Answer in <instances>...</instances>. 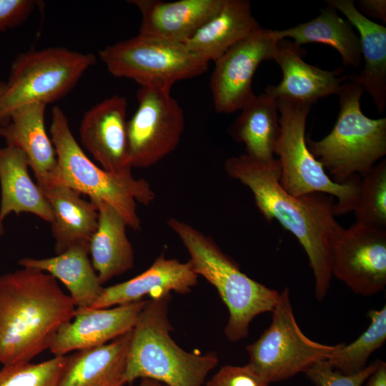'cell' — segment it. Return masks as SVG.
I'll list each match as a JSON object with an SVG mask.
<instances>
[{"mask_svg":"<svg viewBox=\"0 0 386 386\" xmlns=\"http://www.w3.org/2000/svg\"><path fill=\"white\" fill-rule=\"evenodd\" d=\"M224 167L229 177L251 190L256 206L267 222L276 219L299 241L314 274L315 297L322 301L332 277L329 238L338 223L335 218V198L320 192L298 197L288 194L279 183L277 159L264 162L244 153L227 158Z\"/></svg>","mask_w":386,"mask_h":386,"instance_id":"1","label":"cell"},{"mask_svg":"<svg viewBox=\"0 0 386 386\" xmlns=\"http://www.w3.org/2000/svg\"><path fill=\"white\" fill-rule=\"evenodd\" d=\"M76 307L56 279L30 267L0 276V363H24L49 349Z\"/></svg>","mask_w":386,"mask_h":386,"instance_id":"2","label":"cell"},{"mask_svg":"<svg viewBox=\"0 0 386 386\" xmlns=\"http://www.w3.org/2000/svg\"><path fill=\"white\" fill-rule=\"evenodd\" d=\"M170 294L147 300L132 331L127 384L149 378L167 386H202L219 362L217 352L184 350L172 340L168 319Z\"/></svg>","mask_w":386,"mask_h":386,"instance_id":"3","label":"cell"},{"mask_svg":"<svg viewBox=\"0 0 386 386\" xmlns=\"http://www.w3.org/2000/svg\"><path fill=\"white\" fill-rule=\"evenodd\" d=\"M167 224L187 249L197 275L217 289L227 307V338L237 342L247 337L252 320L260 314L272 312L279 292L243 273L212 237L176 218L169 219Z\"/></svg>","mask_w":386,"mask_h":386,"instance_id":"4","label":"cell"},{"mask_svg":"<svg viewBox=\"0 0 386 386\" xmlns=\"http://www.w3.org/2000/svg\"><path fill=\"white\" fill-rule=\"evenodd\" d=\"M50 134L56 154V169L51 180L66 185L90 201H103L114 207L127 226L141 229L136 202L149 205L155 198L149 183L132 174H116L98 167L75 139L61 107L51 110Z\"/></svg>","mask_w":386,"mask_h":386,"instance_id":"5","label":"cell"},{"mask_svg":"<svg viewBox=\"0 0 386 386\" xmlns=\"http://www.w3.org/2000/svg\"><path fill=\"white\" fill-rule=\"evenodd\" d=\"M362 88L346 81L338 93L340 112L332 131L324 138H306L310 152L332 177L345 184L368 172L386 154V118L371 119L361 110Z\"/></svg>","mask_w":386,"mask_h":386,"instance_id":"6","label":"cell"},{"mask_svg":"<svg viewBox=\"0 0 386 386\" xmlns=\"http://www.w3.org/2000/svg\"><path fill=\"white\" fill-rule=\"evenodd\" d=\"M96 57L64 47L30 49L13 61L4 91L0 95V127L24 105L52 103L68 94Z\"/></svg>","mask_w":386,"mask_h":386,"instance_id":"7","label":"cell"},{"mask_svg":"<svg viewBox=\"0 0 386 386\" xmlns=\"http://www.w3.org/2000/svg\"><path fill=\"white\" fill-rule=\"evenodd\" d=\"M277 102L280 134L274 154L278 156L282 187L296 197L315 192L335 197V216L352 212L357 198L360 177L355 176L345 184L333 182L307 144L305 127L311 106L286 99Z\"/></svg>","mask_w":386,"mask_h":386,"instance_id":"8","label":"cell"},{"mask_svg":"<svg viewBox=\"0 0 386 386\" xmlns=\"http://www.w3.org/2000/svg\"><path fill=\"white\" fill-rule=\"evenodd\" d=\"M99 56L112 75L132 79L141 87L172 89L179 81L206 72L209 64L184 44L141 34L106 46Z\"/></svg>","mask_w":386,"mask_h":386,"instance_id":"9","label":"cell"},{"mask_svg":"<svg viewBox=\"0 0 386 386\" xmlns=\"http://www.w3.org/2000/svg\"><path fill=\"white\" fill-rule=\"evenodd\" d=\"M272 313L269 327L246 347L248 365L269 384L305 372L327 360L337 348V345L322 344L303 333L294 315L288 287L279 292Z\"/></svg>","mask_w":386,"mask_h":386,"instance_id":"10","label":"cell"},{"mask_svg":"<svg viewBox=\"0 0 386 386\" xmlns=\"http://www.w3.org/2000/svg\"><path fill=\"white\" fill-rule=\"evenodd\" d=\"M137 109L127 121L132 167L154 165L177 147L184 128V112L171 89L140 87Z\"/></svg>","mask_w":386,"mask_h":386,"instance_id":"11","label":"cell"},{"mask_svg":"<svg viewBox=\"0 0 386 386\" xmlns=\"http://www.w3.org/2000/svg\"><path fill=\"white\" fill-rule=\"evenodd\" d=\"M331 272L353 292L370 296L386 286V231L356 222L337 223L329 238Z\"/></svg>","mask_w":386,"mask_h":386,"instance_id":"12","label":"cell"},{"mask_svg":"<svg viewBox=\"0 0 386 386\" xmlns=\"http://www.w3.org/2000/svg\"><path fill=\"white\" fill-rule=\"evenodd\" d=\"M277 41L274 30L260 26L214 61L209 85L217 112H237L254 98V74L262 61L273 60Z\"/></svg>","mask_w":386,"mask_h":386,"instance_id":"13","label":"cell"},{"mask_svg":"<svg viewBox=\"0 0 386 386\" xmlns=\"http://www.w3.org/2000/svg\"><path fill=\"white\" fill-rule=\"evenodd\" d=\"M127 110L126 98L114 95L85 112L79 126L81 145L104 169L116 174H132Z\"/></svg>","mask_w":386,"mask_h":386,"instance_id":"14","label":"cell"},{"mask_svg":"<svg viewBox=\"0 0 386 386\" xmlns=\"http://www.w3.org/2000/svg\"><path fill=\"white\" fill-rule=\"evenodd\" d=\"M147 300L108 308L77 310L54 335L49 350L57 357L96 347L131 332Z\"/></svg>","mask_w":386,"mask_h":386,"instance_id":"15","label":"cell"},{"mask_svg":"<svg viewBox=\"0 0 386 386\" xmlns=\"http://www.w3.org/2000/svg\"><path fill=\"white\" fill-rule=\"evenodd\" d=\"M304 54L302 46L290 39L279 40L273 60L282 71V80L276 86H268L265 93L276 100L286 99L310 106L320 98L338 94L347 79L343 69H322L305 62Z\"/></svg>","mask_w":386,"mask_h":386,"instance_id":"16","label":"cell"},{"mask_svg":"<svg viewBox=\"0 0 386 386\" xmlns=\"http://www.w3.org/2000/svg\"><path fill=\"white\" fill-rule=\"evenodd\" d=\"M225 0H129L141 13L139 34L184 44L222 7Z\"/></svg>","mask_w":386,"mask_h":386,"instance_id":"17","label":"cell"},{"mask_svg":"<svg viewBox=\"0 0 386 386\" xmlns=\"http://www.w3.org/2000/svg\"><path fill=\"white\" fill-rule=\"evenodd\" d=\"M198 275L189 260L158 257L144 272L127 281L104 287L98 299L89 308H108L175 292L186 294L197 283Z\"/></svg>","mask_w":386,"mask_h":386,"instance_id":"18","label":"cell"},{"mask_svg":"<svg viewBox=\"0 0 386 386\" xmlns=\"http://www.w3.org/2000/svg\"><path fill=\"white\" fill-rule=\"evenodd\" d=\"M39 187L52 211L51 224L56 254L76 246L89 247L97 229V205L58 182L51 180Z\"/></svg>","mask_w":386,"mask_h":386,"instance_id":"19","label":"cell"},{"mask_svg":"<svg viewBox=\"0 0 386 386\" xmlns=\"http://www.w3.org/2000/svg\"><path fill=\"white\" fill-rule=\"evenodd\" d=\"M340 11L360 34L364 65L360 73L347 75V81L360 85L372 97L379 113L386 108V27L360 13L352 0H327Z\"/></svg>","mask_w":386,"mask_h":386,"instance_id":"20","label":"cell"},{"mask_svg":"<svg viewBox=\"0 0 386 386\" xmlns=\"http://www.w3.org/2000/svg\"><path fill=\"white\" fill-rule=\"evenodd\" d=\"M46 104L33 103L16 109L0 137L6 146L14 147L27 157L38 186L50 181L56 169V154L45 127Z\"/></svg>","mask_w":386,"mask_h":386,"instance_id":"21","label":"cell"},{"mask_svg":"<svg viewBox=\"0 0 386 386\" xmlns=\"http://www.w3.org/2000/svg\"><path fill=\"white\" fill-rule=\"evenodd\" d=\"M132 331L103 345L66 355L58 386H124Z\"/></svg>","mask_w":386,"mask_h":386,"instance_id":"22","label":"cell"},{"mask_svg":"<svg viewBox=\"0 0 386 386\" xmlns=\"http://www.w3.org/2000/svg\"><path fill=\"white\" fill-rule=\"evenodd\" d=\"M261 26L247 0H225L221 9L184 44L202 60L215 61Z\"/></svg>","mask_w":386,"mask_h":386,"instance_id":"23","label":"cell"},{"mask_svg":"<svg viewBox=\"0 0 386 386\" xmlns=\"http://www.w3.org/2000/svg\"><path fill=\"white\" fill-rule=\"evenodd\" d=\"M27 157L11 146L0 147V224L11 212L31 213L51 223V209L37 184L29 172Z\"/></svg>","mask_w":386,"mask_h":386,"instance_id":"24","label":"cell"},{"mask_svg":"<svg viewBox=\"0 0 386 386\" xmlns=\"http://www.w3.org/2000/svg\"><path fill=\"white\" fill-rule=\"evenodd\" d=\"M94 203L98 207V225L89 242V253L103 285L131 269L134 256L126 233L128 226L119 213L103 201Z\"/></svg>","mask_w":386,"mask_h":386,"instance_id":"25","label":"cell"},{"mask_svg":"<svg viewBox=\"0 0 386 386\" xmlns=\"http://www.w3.org/2000/svg\"><path fill=\"white\" fill-rule=\"evenodd\" d=\"M89 254V247L76 246L51 257H25L19 264L45 272L61 281L76 309L81 310L89 308L104 290Z\"/></svg>","mask_w":386,"mask_h":386,"instance_id":"26","label":"cell"},{"mask_svg":"<svg viewBox=\"0 0 386 386\" xmlns=\"http://www.w3.org/2000/svg\"><path fill=\"white\" fill-rule=\"evenodd\" d=\"M276 39H292L299 46L320 43L332 46L340 54L345 66L361 68L362 51L360 37L353 26L328 6L315 19L295 26L274 30Z\"/></svg>","mask_w":386,"mask_h":386,"instance_id":"27","label":"cell"},{"mask_svg":"<svg viewBox=\"0 0 386 386\" xmlns=\"http://www.w3.org/2000/svg\"><path fill=\"white\" fill-rule=\"evenodd\" d=\"M230 128L231 135L245 146V154L264 162L275 158L274 148L280 134L277 102L260 94L243 107Z\"/></svg>","mask_w":386,"mask_h":386,"instance_id":"28","label":"cell"},{"mask_svg":"<svg viewBox=\"0 0 386 386\" xmlns=\"http://www.w3.org/2000/svg\"><path fill=\"white\" fill-rule=\"evenodd\" d=\"M370 323L359 337L349 345L337 344V348L326 360L335 369L345 375L358 372L367 367L370 355L386 340V307L370 310L367 313Z\"/></svg>","mask_w":386,"mask_h":386,"instance_id":"29","label":"cell"},{"mask_svg":"<svg viewBox=\"0 0 386 386\" xmlns=\"http://www.w3.org/2000/svg\"><path fill=\"white\" fill-rule=\"evenodd\" d=\"M356 222L386 227V160L377 163L360 177L357 198L352 210Z\"/></svg>","mask_w":386,"mask_h":386,"instance_id":"30","label":"cell"},{"mask_svg":"<svg viewBox=\"0 0 386 386\" xmlns=\"http://www.w3.org/2000/svg\"><path fill=\"white\" fill-rule=\"evenodd\" d=\"M66 356L41 362L3 366L0 370V386H58Z\"/></svg>","mask_w":386,"mask_h":386,"instance_id":"31","label":"cell"},{"mask_svg":"<svg viewBox=\"0 0 386 386\" xmlns=\"http://www.w3.org/2000/svg\"><path fill=\"white\" fill-rule=\"evenodd\" d=\"M380 361H374L358 372L345 375L333 368L325 360L314 364L305 373L317 386H362L378 367Z\"/></svg>","mask_w":386,"mask_h":386,"instance_id":"32","label":"cell"},{"mask_svg":"<svg viewBox=\"0 0 386 386\" xmlns=\"http://www.w3.org/2000/svg\"><path fill=\"white\" fill-rule=\"evenodd\" d=\"M207 386H269V384L247 364L221 367L207 382Z\"/></svg>","mask_w":386,"mask_h":386,"instance_id":"33","label":"cell"},{"mask_svg":"<svg viewBox=\"0 0 386 386\" xmlns=\"http://www.w3.org/2000/svg\"><path fill=\"white\" fill-rule=\"evenodd\" d=\"M37 4L34 0H0V31L22 24Z\"/></svg>","mask_w":386,"mask_h":386,"instance_id":"34","label":"cell"},{"mask_svg":"<svg viewBox=\"0 0 386 386\" xmlns=\"http://www.w3.org/2000/svg\"><path fill=\"white\" fill-rule=\"evenodd\" d=\"M358 11L364 16L379 19L386 21V1L385 0H360L357 1Z\"/></svg>","mask_w":386,"mask_h":386,"instance_id":"35","label":"cell"},{"mask_svg":"<svg viewBox=\"0 0 386 386\" xmlns=\"http://www.w3.org/2000/svg\"><path fill=\"white\" fill-rule=\"evenodd\" d=\"M366 386H386V364L380 361L378 367L368 377Z\"/></svg>","mask_w":386,"mask_h":386,"instance_id":"36","label":"cell"},{"mask_svg":"<svg viewBox=\"0 0 386 386\" xmlns=\"http://www.w3.org/2000/svg\"><path fill=\"white\" fill-rule=\"evenodd\" d=\"M139 386H167V385L152 379L142 378L141 379Z\"/></svg>","mask_w":386,"mask_h":386,"instance_id":"37","label":"cell"},{"mask_svg":"<svg viewBox=\"0 0 386 386\" xmlns=\"http://www.w3.org/2000/svg\"><path fill=\"white\" fill-rule=\"evenodd\" d=\"M6 88V82L0 81V95L4 91Z\"/></svg>","mask_w":386,"mask_h":386,"instance_id":"38","label":"cell"},{"mask_svg":"<svg viewBox=\"0 0 386 386\" xmlns=\"http://www.w3.org/2000/svg\"><path fill=\"white\" fill-rule=\"evenodd\" d=\"M4 225L0 224V237L4 234Z\"/></svg>","mask_w":386,"mask_h":386,"instance_id":"39","label":"cell"}]
</instances>
